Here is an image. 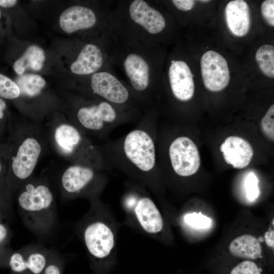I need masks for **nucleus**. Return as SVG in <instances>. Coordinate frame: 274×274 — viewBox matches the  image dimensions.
<instances>
[{
  "label": "nucleus",
  "mask_w": 274,
  "mask_h": 274,
  "mask_svg": "<svg viewBox=\"0 0 274 274\" xmlns=\"http://www.w3.org/2000/svg\"><path fill=\"white\" fill-rule=\"evenodd\" d=\"M51 251L41 244H30L13 253L9 264L16 274H42L48 263Z\"/></svg>",
  "instance_id": "nucleus-7"
},
{
  "label": "nucleus",
  "mask_w": 274,
  "mask_h": 274,
  "mask_svg": "<svg viewBox=\"0 0 274 274\" xmlns=\"http://www.w3.org/2000/svg\"><path fill=\"white\" fill-rule=\"evenodd\" d=\"M8 233L9 231L7 227L3 223H0V246L6 241Z\"/></svg>",
  "instance_id": "nucleus-32"
},
{
  "label": "nucleus",
  "mask_w": 274,
  "mask_h": 274,
  "mask_svg": "<svg viewBox=\"0 0 274 274\" xmlns=\"http://www.w3.org/2000/svg\"><path fill=\"white\" fill-rule=\"evenodd\" d=\"M6 108V104L5 102L0 98V120H2L4 116V110Z\"/></svg>",
  "instance_id": "nucleus-34"
},
{
  "label": "nucleus",
  "mask_w": 274,
  "mask_h": 274,
  "mask_svg": "<svg viewBox=\"0 0 274 274\" xmlns=\"http://www.w3.org/2000/svg\"><path fill=\"white\" fill-rule=\"evenodd\" d=\"M82 223L81 236L88 253L96 259L107 257L115 246L111 228L93 213L88 214Z\"/></svg>",
  "instance_id": "nucleus-5"
},
{
  "label": "nucleus",
  "mask_w": 274,
  "mask_h": 274,
  "mask_svg": "<svg viewBox=\"0 0 274 274\" xmlns=\"http://www.w3.org/2000/svg\"><path fill=\"white\" fill-rule=\"evenodd\" d=\"M171 63L168 77L172 94L179 101H188L192 99L194 93L193 74L185 61L173 60Z\"/></svg>",
  "instance_id": "nucleus-11"
},
{
  "label": "nucleus",
  "mask_w": 274,
  "mask_h": 274,
  "mask_svg": "<svg viewBox=\"0 0 274 274\" xmlns=\"http://www.w3.org/2000/svg\"><path fill=\"white\" fill-rule=\"evenodd\" d=\"M61 258L54 250H51L48 263L42 274H62Z\"/></svg>",
  "instance_id": "nucleus-26"
},
{
  "label": "nucleus",
  "mask_w": 274,
  "mask_h": 274,
  "mask_svg": "<svg viewBox=\"0 0 274 274\" xmlns=\"http://www.w3.org/2000/svg\"><path fill=\"white\" fill-rule=\"evenodd\" d=\"M129 14L135 23L150 33H159L165 27V20L161 13L143 0L133 1L129 7Z\"/></svg>",
  "instance_id": "nucleus-12"
},
{
  "label": "nucleus",
  "mask_w": 274,
  "mask_h": 274,
  "mask_svg": "<svg viewBox=\"0 0 274 274\" xmlns=\"http://www.w3.org/2000/svg\"><path fill=\"white\" fill-rule=\"evenodd\" d=\"M103 62L100 49L94 44H88L84 46L77 59L71 64V70L77 75H88L97 71Z\"/></svg>",
  "instance_id": "nucleus-18"
},
{
  "label": "nucleus",
  "mask_w": 274,
  "mask_h": 274,
  "mask_svg": "<svg viewBox=\"0 0 274 274\" xmlns=\"http://www.w3.org/2000/svg\"><path fill=\"white\" fill-rule=\"evenodd\" d=\"M263 17L269 25L274 26V1L266 0L261 5Z\"/></svg>",
  "instance_id": "nucleus-29"
},
{
  "label": "nucleus",
  "mask_w": 274,
  "mask_h": 274,
  "mask_svg": "<svg viewBox=\"0 0 274 274\" xmlns=\"http://www.w3.org/2000/svg\"><path fill=\"white\" fill-rule=\"evenodd\" d=\"M104 170L79 164H72L60 174L58 184L63 198L81 196L95 198L106 182Z\"/></svg>",
  "instance_id": "nucleus-4"
},
{
  "label": "nucleus",
  "mask_w": 274,
  "mask_h": 274,
  "mask_svg": "<svg viewBox=\"0 0 274 274\" xmlns=\"http://www.w3.org/2000/svg\"><path fill=\"white\" fill-rule=\"evenodd\" d=\"M22 223L40 239L50 237L58 227L55 198L45 179L30 180L21 185L17 197Z\"/></svg>",
  "instance_id": "nucleus-2"
},
{
  "label": "nucleus",
  "mask_w": 274,
  "mask_h": 274,
  "mask_svg": "<svg viewBox=\"0 0 274 274\" xmlns=\"http://www.w3.org/2000/svg\"><path fill=\"white\" fill-rule=\"evenodd\" d=\"M45 59V54L43 50L38 46L31 45L14 62L13 68L19 75H23L27 69L38 71L42 68Z\"/></svg>",
  "instance_id": "nucleus-20"
},
{
  "label": "nucleus",
  "mask_w": 274,
  "mask_h": 274,
  "mask_svg": "<svg viewBox=\"0 0 274 274\" xmlns=\"http://www.w3.org/2000/svg\"><path fill=\"white\" fill-rule=\"evenodd\" d=\"M220 150L225 162L235 168L247 166L253 156V149L245 139L238 136H229L222 143Z\"/></svg>",
  "instance_id": "nucleus-13"
},
{
  "label": "nucleus",
  "mask_w": 274,
  "mask_h": 274,
  "mask_svg": "<svg viewBox=\"0 0 274 274\" xmlns=\"http://www.w3.org/2000/svg\"><path fill=\"white\" fill-rule=\"evenodd\" d=\"M225 16L227 27L233 35L243 37L249 32L251 25L250 9L246 1L229 2L225 8Z\"/></svg>",
  "instance_id": "nucleus-16"
},
{
  "label": "nucleus",
  "mask_w": 274,
  "mask_h": 274,
  "mask_svg": "<svg viewBox=\"0 0 274 274\" xmlns=\"http://www.w3.org/2000/svg\"><path fill=\"white\" fill-rule=\"evenodd\" d=\"M200 3H208L209 2H210V1H199Z\"/></svg>",
  "instance_id": "nucleus-36"
},
{
  "label": "nucleus",
  "mask_w": 274,
  "mask_h": 274,
  "mask_svg": "<svg viewBox=\"0 0 274 274\" xmlns=\"http://www.w3.org/2000/svg\"><path fill=\"white\" fill-rule=\"evenodd\" d=\"M274 231L273 230H270L266 231L264 234V241L266 245L269 247L273 249L274 247Z\"/></svg>",
  "instance_id": "nucleus-31"
},
{
  "label": "nucleus",
  "mask_w": 274,
  "mask_h": 274,
  "mask_svg": "<svg viewBox=\"0 0 274 274\" xmlns=\"http://www.w3.org/2000/svg\"><path fill=\"white\" fill-rule=\"evenodd\" d=\"M125 72L136 93L146 94L149 92L150 67L147 61L140 55L129 54L124 63Z\"/></svg>",
  "instance_id": "nucleus-14"
},
{
  "label": "nucleus",
  "mask_w": 274,
  "mask_h": 274,
  "mask_svg": "<svg viewBox=\"0 0 274 274\" xmlns=\"http://www.w3.org/2000/svg\"><path fill=\"white\" fill-rule=\"evenodd\" d=\"M260 127L264 135L270 141L274 140V105L268 108L261 119Z\"/></svg>",
  "instance_id": "nucleus-24"
},
{
  "label": "nucleus",
  "mask_w": 274,
  "mask_h": 274,
  "mask_svg": "<svg viewBox=\"0 0 274 274\" xmlns=\"http://www.w3.org/2000/svg\"><path fill=\"white\" fill-rule=\"evenodd\" d=\"M17 3L16 0H0V6L5 8H10L14 6Z\"/></svg>",
  "instance_id": "nucleus-33"
},
{
  "label": "nucleus",
  "mask_w": 274,
  "mask_h": 274,
  "mask_svg": "<svg viewBox=\"0 0 274 274\" xmlns=\"http://www.w3.org/2000/svg\"><path fill=\"white\" fill-rule=\"evenodd\" d=\"M155 124L148 113L126 134L97 146L107 169H118L150 188L158 166Z\"/></svg>",
  "instance_id": "nucleus-1"
},
{
  "label": "nucleus",
  "mask_w": 274,
  "mask_h": 274,
  "mask_svg": "<svg viewBox=\"0 0 274 274\" xmlns=\"http://www.w3.org/2000/svg\"><path fill=\"white\" fill-rule=\"evenodd\" d=\"M0 17H1V11H0Z\"/></svg>",
  "instance_id": "nucleus-37"
},
{
  "label": "nucleus",
  "mask_w": 274,
  "mask_h": 274,
  "mask_svg": "<svg viewBox=\"0 0 274 274\" xmlns=\"http://www.w3.org/2000/svg\"><path fill=\"white\" fill-rule=\"evenodd\" d=\"M230 252L234 256L246 259H256L261 257L259 241L251 234H243L235 238L230 244Z\"/></svg>",
  "instance_id": "nucleus-19"
},
{
  "label": "nucleus",
  "mask_w": 274,
  "mask_h": 274,
  "mask_svg": "<svg viewBox=\"0 0 274 274\" xmlns=\"http://www.w3.org/2000/svg\"><path fill=\"white\" fill-rule=\"evenodd\" d=\"M20 95L19 88L16 83L6 76L0 74V97L12 99Z\"/></svg>",
  "instance_id": "nucleus-23"
},
{
  "label": "nucleus",
  "mask_w": 274,
  "mask_h": 274,
  "mask_svg": "<svg viewBox=\"0 0 274 274\" xmlns=\"http://www.w3.org/2000/svg\"><path fill=\"white\" fill-rule=\"evenodd\" d=\"M134 213L142 228L150 234L160 232L163 227V220L154 201L147 195L134 196Z\"/></svg>",
  "instance_id": "nucleus-15"
},
{
  "label": "nucleus",
  "mask_w": 274,
  "mask_h": 274,
  "mask_svg": "<svg viewBox=\"0 0 274 274\" xmlns=\"http://www.w3.org/2000/svg\"><path fill=\"white\" fill-rule=\"evenodd\" d=\"M200 69L204 85L212 92H219L229 84L230 75L225 58L213 50L206 52L200 59Z\"/></svg>",
  "instance_id": "nucleus-9"
},
{
  "label": "nucleus",
  "mask_w": 274,
  "mask_h": 274,
  "mask_svg": "<svg viewBox=\"0 0 274 274\" xmlns=\"http://www.w3.org/2000/svg\"><path fill=\"white\" fill-rule=\"evenodd\" d=\"M2 164L1 160L0 159V176L2 173Z\"/></svg>",
  "instance_id": "nucleus-35"
},
{
  "label": "nucleus",
  "mask_w": 274,
  "mask_h": 274,
  "mask_svg": "<svg viewBox=\"0 0 274 274\" xmlns=\"http://www.w3.org/2000/svg\"><path fill=\"white\" fill-rule=\"evenodd\" d=\"M96 21L94 12L82 6H73L65 10L59 17V24L65 32L71 33L93 27Z\"/></svg>",
  "instance_id": "nucleus-17"
},
{
  "label": "nucleus",
  "mask_w": 274,
  "mask_h": 274,
  "mask_svg": "<svg viewBox=\"0 0 274 274\" xmlns=\"http://www.w3.org/2000/svg\"><path fill=\"white\" fill-rule=\"evenodd\" d=\"M135 119L132 112L103 100L80 108L73 124L87 137L104 140L116 128Z\"/></svg>",
  "instance_id": "nucleus-3"
},
{
  "label": "nucleus",
  "mask_w": 274,
  "mask_h": 274,
  "mask_svg": "<svg viewBox=\"0 0 274 274\" xmlns=\"http://www.w3.org/2000/svg\"><path fill=\"white\" fill-rule=\"evenodd\" d=\"M90 86L93 92L113 105L126 109L131 101L129 90L114 75L106 72L94 73Z\"/></svg>",
  "instance_id": "nucleus-8"
},
{
  "label": "nucleus",
  "mask_w": 274,
  "mask_h": 274,
  "mask_svg": "<svg viewBox=\"0 0 274 274\" xmlns=\"http://www.w3.org/2000/svg\"><path fill=\"white\" fill-rule=\"evenodd\" d=\"M15 83L20 95L30 97L39 95L46 85L45 80L41 76L29 74L20 75Z\"/></svg>",
  "instance_id": "nucleus-21"
},
{
  "label": "nucleus",
  "mask_w": 274,
  "mask_h": 274,
  "mask_svg": "<svg viewBox=\"0 0 274 274\" xmlns=\"http://www.w3.org/2000/svg\"><path fill=\"white\" fill-rule=\"evenodd\" d=\"M42 150L38 140L32 136L23 140L11 161V171L18 185L30 178L37 165Z\"/></svg>",
  "instance_id": "nucleus-10"
},
{
  "label": "nucleus",
  "mask_w": 274,
  "mask_h": 274,
  "mask_svg": "<svg viewBox=\"0 0 274 274\" xmlns=\"http://www.w3.org/2000/svg\"><path fill=\"white\" fill-rule=\"evenodd\" d=\"M185 222L190 226L196 229H206L211 226V218L203 215L201 213H193L184 216Z\"/></svg>",
  "instance_id": "nucleus-25"
},
{
  "label": "nucleus",
  "mask_w": 274,
  "mask_h": 274,
  "mask_svg": "<svg viewBox=\"0 0 274 274\" xmlns=\"http://www.w3.org/2000/svg\"><path fill=\"white\" fill-rule=\"evenodd\" d=\"M169 166L177 175L186 177L192 176L198 170L200 158L198 148L189 138L181 135L176 137L167 148Z\"/></svg>",
  "instance_id": "nucleus-6"
},
{
  "label": "nucleus",
  "mask_w": 274,
  "mask_h": 274,
  "mask_svg": "<svg viewBox=\"0 0 274 274\" xmlns=\"http://www.w3.org/2000/svg\"><path fill=\"white\" fill-rule=\"evenodd\" d=\"M255 59L261 72L270 78H274V47L265 44L259 47L255 53Z\"/></svg>",
  "instance_id": "nucleus-22"
},
{
  "label": "nucleus",
  "mask_w": 274,
  "mask_h": 274,
  "mask_svg": "<svg viewBox=\"0 0 274 274\" xmlns=\"http://www.w3.org/2000/svg\"><path fill=\"white\" fill-rule=\"evenodd\" d=\"M172 2L178 9L183 11L191 10L195 2L193 0H173Z\"/></svg>",
  "instance_id": "nucleus-30"
},
{
  "label": "nucleus",
  "mask_w": 274,
  "mask_h": 274,
  "mask_svg": "<svg viewBox=\"0 0 274 274\" xmlns=\"http://www.w3.org/2000/svg\"><path fill=\"white\" fill-rule=\"evenodd\" d=\"M262 269L251 260H245L235 266L230 274H261Z\"/></svg>",
  "instance_id": "nucleus-28"
},
{
  "label": "nucleus",
  "mask_w": 274,
  "mask_h": 274,
  "mask_svg": "<svg viewBox=\"0 0 274 274\" xmlns=\"http://www.w3.org/2000/svg\"><path fill=\"white\" fill-rule=\"evenodd\" d=\"M258 180L253 173H250L245 180V188L248 198L254 201L259 196Z\"/></svg>",
  "instance_id": "nucleus-27"
}]
</instances>
